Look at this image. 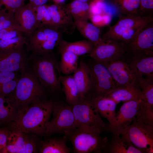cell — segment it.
Instances as JSON below:
<instances>
[{"instance_id": "1", "label": "cell", "mask_w": 153, "mask_h": 153, "mask_svg": "<svg viewBox=\"0 0 153 153\" xmlns=\"http://www.w3.org/2000/svg\"><path fill=\"white\" fill-rule=\"evenodd\" d=\"M54 97L39 99L18 110L15 120L7 125L10 129L44 136L52 115Z\"/></svg>"}, {"instance_id": "2", "label": "cell", "mask_w": 153, "mask_h": 153, "mask_svg": "<svg viewBox=\"0 0 153 153\" xmlns=\"http://www.w3.org/2000/svg\"><path fill=\"white\" fill-rule=\"evenodd\" d=\"M29 67L50 95L59 98L62 91L59 63L54 55L29 56Z\"/></svg>"}, {"instance_id": "3", "label": "cell", "mask_w": 153, "mask_h": 153, "mask_svg": "<svg viewBox=\"0 0 153 153\" xmlns=\"http://www.w3.org/2000/svg\"><path fill=\"white\" fill-rule=\"evenodd\" d=\"M28 66L21 70L16 88L8 97L16 104L19 110L36 100L47 99L50 95Z\"/></svg>"}, {"instance_id": "4", "label": "cell", "mask_w": 153, "mask_h": 153, "mask_svg": "<svg viewBox=\"0 0 153 153\" xmlns=\"http://www.w3.org/2000/svg\"><path fill=\"white\" fill-rule=\"evenodd\" d=\"M101 132L98 128L82 125L64 136L72 143L74 153H102L108 139L101 136Z\"/></svg>"}, {"instance_id": "5", "label": "cell", "mask_w": 153, "mask_h": 153, "mask_svg": "<svg viewBox=\"0 0 153 153\" xmlns=\"http://www.w3.org/2000/svg\"><path fill=\"white\" fill-rule=\"evenodd\" d=\"M62 33L48 26L36 28L31 33H25V45L31 55L47 56L54 55L53 50L62 39Z\"/></svg>"}, {"instance_id": "6", "label": "cell", "mask_w": 153, "mask_h": 153, "mask_svg": "<svg viewBox=\"0 0 153 153\" xmlns=\"http://www.w3.org/2000/svg\"><path fill=\"white\" fill-rule=\"evenodd\" d=\"M152 21L153 17L122 15L114 25L109 27L101 38L104 40H115L127 43Z\"/></svg>"}, {"instance_id": "7", "label": "cell", "mask_w": 153, "mask_h": 153, "mask_svg": "<svg viewBox=\"0 0 153 153\" xmlns=\"http://www.w3.org/2000/svg\"><path fill=\"white\" fill-rule=\"evenodd\" d=\"M52 118L46 124L44 136L65 134L76 128L72 106L59 98L54 97Z\"/></svg>"}, {"instance_id": "8", "label": "cell", "mask_w": 153, "mask_h": 153, "mask_svg": "<svg viewBox=\"0 0 153 153\" xmlns=\"http://www.w3.org/2000/svg\"><path fill=\"white\" fill-rule=\"evenodd\" d=\"M85 62L89 68L91 79V88L86 97L92 99L105 97L113 90L119 88L108 69L102 63L91 58Z\"/></svg>"}, {"instance_id": "9", "label": "cell", "mask_w": 153, "mask_h": 153, "mask_svg": "<svg viewBox=\"0 0 153 153\" xmlns=\"http://www.w3.org/2000/svg\"><path fill=\"white\" fill-rule=\"evenodd\" d=\"M72 107L76 127L84 125L107 132L108 124L103 121L91 99L84 97Z\"/></svg>"}, {"instance_id": "10", "label": "cell", "mask_w": 153, "mask_h": 153, "mask_svg": "<svg viewBox=\"0 0 153 153\" xmlns=\"http://www.w3.org/2000/svg\"><path fill=\"white\" fill-rule=\"evenodd\" d=\"M120 135L136 147L145 150L146 153H153V128L137 122L135 117Z\"/></svg>"}, {"instance_id": "11", "label": "cell", "mask_w": 153, "mask_h": 153, "mask_svg": "<svg viewBox=\"0 0 153 153\" xmlns=\"http://www.w3.org/2000/svg\"><path fill=\"white\" fill-rule=\"evenodd\" d=\"M94 44V48L89 56L101 63L122 58L127 54L125 44L119 41L104 40L101 37Z\"/></svg>"}, {"instance_id": "12", "label": "cell", "mask_w": 153, "mask_h": 153, "mask_svg": "<svg viewBox=\"0 0 153 153\" xmlns=\"http://www.w3.org/2000/svg\"><path fill=\"white\" fill-rule=\"evenodd\" d=\"M126 60L134 76L135 84L153 80V53L128 54Z\"/></svg>"}, {"instance_id": "13", "label": "cell", "mask_w": 153, "mask_h": 153, "mask_svg": "<svg viewBox=\"0 0 153 153\" xmlns=\"http://www.w3.org/2000/svg\"><path fill=\"white\" fill-rule=\"evenodd\" d=\"M141 100H133L124 102L116 112L113 123L111 124H108L107 132L112 134L120 135L122 131L131 123L135 117Z\"/></svg>"}, {"instance_id": "14", "label": "cell", "mask_w": 153, "mask_h": 153, "mask_svg": "<svg viewBox=\"0 0 153 153\" xmlns=\"http://www.w3.org/2000/svg\"><path fill=\"white\" fill-rule=\"evenodd\" d=\"M127 55V54L122 58L101 63L108 69L119 88L135 84L134 76L126 60Z\"/></svg>"}, {"instance_id": "15", "label": "cell", "mask_w": 153, "mask_h": 153, "mask_svg": "<svg viewBox=\"0 0 153 153\" xmlns=\"http://www.w3.org/2000/svg\"><path fill=\"white\" fill-rule=\"evenodd\" d=\"M125 44L129 55L153 53V21L148 24Z\"/></svg>"}, {"instance_id": "16", "label": "cell", "mask_w": 153, "mask_h": 153, "mask_svg": "<svg viewBox=\"0 0 153 153\" xmlns=\"http://www.w3.org/2000/svg\"><path fill=\"white\" fill-rule=\"evenodd\" d=\"M46 8L56 28L68 34L74 32L76 28L74 19L65 6L54 3L46 5Z\"/></svg>"}, {"instance_id": "17", "label": "cell", "mask_w": 153, "mask_h": 153, "mask_svg": "<svg viewBox=\"0 0 153 153\" xmlns=\"http://www.w3.org/2000/svg\"><path fill=\"white\" fill-rule=\"evenodd\" d=\"M29 56L24 48L7 52H0V72L21 71L29 66Z\"/></svg>"}, {"instance_id": "18", "label": "cell", "mask_w": 153, "mask_h": 153, "mask_svg": "<svg viewBox=\"0 0 153 153\" xmlns=\"http://www.w3.org/2000/svg\"><path fill=\"white\" fill-rule=\"evenodd\" d=\"M14 17L18 27L25 34H30L37 28L35 8L29 3L16 10Z\"/></svg>"}, {"instance_id": "19", "label": "cell", "mask_w": 153, "mask_h": 153, "mask_svg": "<svg viewBox=\"0 0 153 153\" xmlns=\"http://www.w3.org/2000/svg\"><path fill=\"white\" fill-rule=\"evenodd\" d=\"M102 153H146L143 149L136 147L123 136L112 134L107 143Z\"/></svg>"}, {"instance_id": "20", "label": "cell", "mask_w": 153, "mask_h": 153, "mask_svg": "<svg viewBox=\"0 0 153 153\" xmlns=\"http://www.w3.org/2000/svg\"><path fill=\"white\" fill-rule=\"evenodd\" d=\"M105 97L113 100L117 104L121 102L144 99L141 89L135 84L126 87L116 88Z\"/></svg>"}, {"instance_id": "21", "label": "cell", "mask_w": 153, "mask_h": 153, "mask_svg": "<svg viewBox=\"0 0 153 153\" xmlns=\"http://www.w3.org/2000/svg\"><path fill=\"white\" fill-rule=\"evenodd\" d=\"M73 76L81 94L86 97L90 89L91 79L89 68L83 59H80Z\"/></svg>"}, {"instance_id": "22", "label": "cell", "mask_w": 153, "mask_h": 153, "mask_svg": "<svg viewBox=\"0 0 153 153\" xmlns=\"http://www.w3.org/2000/svg\"><path fill=\"white\" fill-rule=\"evenodd\" d=\"M59 79L66 102L69 105L72 106L84 97L81 94L73 75H61Z\"/></svg>"}, {"instance_id": "23", "label": "cell", "mask_w": 153, "mask_h": 153, "mask_svg": "<svg viewBox=\"0 0 153 153\" xmlns=\"http://www.w3.org/2000/svg\"><path fill=\"white\" fill-rule=\"evenodd\" d=\"M91 99L101 116L108 120V124H112L116 116L117 104L105 97L99 96Z\"/></svg>"}, {"instance_id": "24", "label": "cell", "mask_w": 153, "mask_h": 153, "mask_svg": "<svg viewBox=\"0 0 153 153\" xmlns=\"http://www.w3.org/2000/svg\"><path fill=\"white\" fill-rule=\"evenodd\" d=\"M65 137H53L40 141L39 152L41 153H69L71 150L66 144Z\"/></svg>"}, {"instance_id": "25", "label": "cell", "mask_w": 153, "mask_h": 153, "mask_svg": "<svg viewBox=\"0 0 153 153\" xmlns=\"http://www.w3.org/2000/svg\"><path fill=\"white\" fill-rule=\"evenodd\" d=\"M18 110L16 105L9 97L0 95V125H7L14 121Z\"/></svg>"}, {"instance_id": "26", "label": "cell", "mask_w": 153, "mask_h": 153, "mask_svg": "<svg viewBox=\"0 0 153 153\" xmlns=\"http://www.w3.org/2000/svg\"><path fill=\"white\" fill-rule=\"evenodd\" d=\"M58 46L59 50L68 51L79 56L90 53L94 48V44L88 40L69 42L62 39Z\"/></svg>"}, {"instance_id": "27", "label": "cell", "mask_w": 153, "mask_h": 153, "mask_svg": "<svg viewBox=\"0 0 153 153\" xmlns=\"http://www.w3.org/2000/svg\"><path fill=\"white\" fill-rule=\"evenodd\" d=\"M76 28L85 38L94 43L101 38L100 30L99 27L88 20L73 16Z\"/></svg>"}, {"instance_id": "28", "label": "cell", "mask_w": 153, "mask_h": 153, "mask_svg": "<svg viewBox=\"0 0 153 153\" xmlns=\"http://www.w3.org/2000/svg\"><path fill=\"white\" fill-rule=\"evenodd\" d=\"M9 129L10 132L3 153H21L25 147L26 133Z\"/></svg>"}, {"instance_id": "29", "label": "cell", "mask_w": 153, "mask_h": 153, "mask_svg": "<svg viewBox=\"0 0 153 153\" xmlns=\"http://www.w3.org/2000/svg\"><path fill=\"white\" fill-rule=\"evenodd\" d=\"M59 51L61 56L59 63L61 72L65 75L73 73L78 65L79 56L68 51L64 50Z\"/></svg>"}, {"instance_id": "30", "label": "cell", "mask_w": 153, "mask_h": 153, "mask_svg": "<svg viewBox=\"0 0 153 153\" xmlns=\"http://www.w3.org/2000/svg\"><path fill=\"white\" fill-rule=\"evenodd\" d=\"M111 1L113 4L117 8L122 15L140 16L139 14L140 0Z\"/></svg>"}, {"instance_id": "31", "label": "cell", "mask_w": 153, "mask_h": 153, "mask_svg": "<svg viewBox=\"0 0 153 153\" xmlns=\"http://www.w3.org/2000/svg\"><path fill=\"white\" fill-rule=\"evenodd\" d=\"M135 119L140 123L153 128V107L141 100Z\"/></svg>"}, {"instance_id": "32", "label": "cell", "mask_w": 153, "mask_h": 153, "mask_svg": "<svg viewBox=\"0 0 153 153\" xmlns=\"http://www.w3.org/2000/svg\"><path fill=\"white\" fill-rule=\"evenodd\" d=\"M65 6L72 16L86 20L90 19L89 5L87 2L74 0Z\"/></svg>"}, {"instance_id": "33", "label": "cell", "mask_w": 153, "mask_h": 153, "mask_svg": "<svg viewBox=\"0 0 153 153\" xmlns=\"http://www.w3.org/2000/svg\"><path fill=\"white\" fill-rule=\"evenodd\" d=\"M25 42L24 33L11 39L0 40V52L10 51L23 49Z\"/></svg>"}, {"instance_id": "34", "label": "cell", "mask_w": 153, "mask_h": 153, "mask_svg": "<svg viewBox=\"0 0 153 153\" xmlns=\"http://www.w3.org/2000/svg\"><path fill=\"white\" fill-rule=\"evenodd\" d=\"M26 133L25 147L21 153H34L39 152L40 140L38 136L33 133Z\"/></svg>"}, {"instance_id": "35", "label": "cell", "mask_w": 153, "mask_h": 153, "mask_svg": "<svg viewBox=\"0 0 153 153\" xmlns=\"http://www.w3.org/2000/svg\"><path fill=\"white\" fill-rule=\"evenodd\" d=\"M14 26L17 27L14 18V13L8 11L2 7L0 8V31Z\"/></svg>"}, {"instance_id": "36", "label": "cell", "mask_w": 153, "mask_h": 153, "mask_svg": "<svg viewBox=\"0 0 153 153\" xmlns=\"http://www.w3.org/2000/svg\"><path fill=\"white\" fill-rule=\"evenodd\" d=\"M136 85L139 88L144 96L143 101L153 107V80Z\"/></svg>"}, {"instance_id": "37", "label": "cell", "mask_w": 153, "mask_h": 153, "mask_svg": "<svg viewBox=\"0 0 153 153\" xmlns=\"http://www.w3.org/2000/svg\"><path fill=\"white\" fill-rule=\"evenodd\" d=\"M19 77L8 81L0 86V95L5 97L11 96L16 86Z\"/></svg>"}, {"instance_id": "38", "label": "cell", "mask_w": 153, "mask_h": 153, "mask_svg": "<svg viewBox=\"0 0 153 153\" xmlns=\"http://www.w3.org/2000/svg\"><path fill=\"white\" fill-rule=\"evenodd\" d=\"M35 8L37 28L43 26V24L48 16L49 13L47 10L46 4Z\"/></svg>"}, {"instance_id": "39", "label": "cell", "mask_w": 153, "mask_h": 153, "mask_svg": "<svg viewBox=\"0 0 153 153\" xmlns=\"http://www.w3.org/2000/svg\"><path fill=\"white\" fill-rule=\"evenodd\" d=\"M26 0H0V5L8 11L13 13L23 6Z\"/></svg>"}, {"instance_id": "40", "label": "cell", "mask_w": 153, "mask_h": 153, "mask_svg": "<svg viewBox=\"0 0 153 153\" xmlns=\"http://www.w3.org/2000/svg\"><path fill=\"white\" fill-rule=\"evenodd\" d=\"M139 14L142 16L153 17V0H140Z\"/></svg>"}, {"instance_id": "41", "label": "cell", "mask_w": 153, "mask_h": 153, "mask_svg": "<svg viewBox=\"0 0 153 153\" xmlns=\"http://www.w3.org/2000/svg\"><path fill=\"white\" fill-rule=\"evenodd\" d=\"M89 5L90 16L101 14L106 12V5L104 1L92 0Z\"/></svg>"}, {"instance_id": "42", "label": "cell", "mask_w": 153, "mask_h": 153, "mask_svg": "<svg viewBox=\"0 0 153 153\" xmlns=\"http://www.w3.org/2000/svg\"><path fill=\"white\" fill-rule=\"evenodd\" d=\"M23 33L17 27H11L0 31V40L11 39Z\"/></svg>"}, {"instance_id": "43", "label": "cell", "mask_w": 153, "mask_h": 153, "mask_svg": "<svg viewBox=\"0 0 153 153\" xmlns=\"http://www.w3.org/2000/svg\"><path fill=\"white\" fill-rule=\"evenodd\" d=\"M10 130L6 126L0 127V153H3L6 147Z\"/></svg>"}, {"instance_id": "44", "label": "cell", "mask_w": 153, "mask_h": 153, "mask_svg": "<svg viewBox=\"0 0 153 153\" xmlns=\"http://www.w3.org/2000/svg\"><path fill=\"white\" fill-rule=\"evenodd\" d=\"M17 73L14 72H0V86L8 81L18 77Z\"/></svg>"}, {"instance_id": "45", "label": "cell", "mask_w": 153, "mask_h": 153, "mask_svg": "<svg viewBox=\"0 0 153 153\" xmlns=\"http://www.w3.org/2000/svg\"><path fill=\"white\" fill-rule=\"evenodd\" d=\"M89 19H90L92 24L98 27L104 26L102 14L91 15Z\"/></svg>"}, {"instance_id": "46", "label": "cell", "mask_w": 153, "mask_h": 153, "mask_svg": "<svg viewBox=\"0 0 153 153\" xmlns=\"http://www.w3.org/2000/svg\"><path fill=\"white\" fill-rule=\"evenodd\" d=\"M103 18L104 26L108 25L111 22L112 18V15L109 12H106L102 14Z\"/></svg>"}, {"instance_id": "47", "label": "cell", "mask_w": 153, "mask_h": 153, "mask_svg": "<svg viewBox=\"0 0 153 153\" xmlns=\"http://www.w3.org/2000/svg\"><path fill=\"white\" fill-rule=\"evenodd\" d=\"M49 0H29V3L33 7H37L46 4Z\"/></svg>"}, {"instance_id": "48", "label": "cell", "mask_w": 153, "mask_h": 153, "mask_svg": "<svg viewBox=\"0 0 153 153\" xmlns=\"http://www.w3.org/2000/svg\"><path fill=\"white\" fill-rule=\"evenodd\" d=\"M55 4L61 5L65 1V0H52Z\"/></svg>"}, {"instance_id": "49", "label": "cell", "mask_w": 153, "mask_h": 153, "mask_svg": "<svg viewBox=\"0 0 153 153\" xmlns=\"http://www.w3.org/2000/svg\"><path fill=\"white\" fill-rule=\"evenodd\" d=\"M83 2H87L89 0H75Z\"/></svg>"}, {"instance_id": "50", "label": "cell", "mask_w": 153, "mask_h": 153, "mask_svg": "<svg viewBox=\"0 0 153 153\" xmlns=\"http://www.w3.org/2000/svg\"><path fill=\"white\" fill-rule=\"evenodd\" d=\"M97 0L100 1H104L105 0Z\"/></svg>"}, {"instance_id": "51", "label": "cell", "mask_w": 153, "mask_h": 153, "mask_svg": "<svg viewBox=\"0 0 153 153\" xmlns=\"http://www.w3.org/2000/svg\"><path fill=\"white\" fill-rule=\"evenodd\" d=\"M2 7H1V6H0V8H1Z\"/></svg>"}]
</instances>
